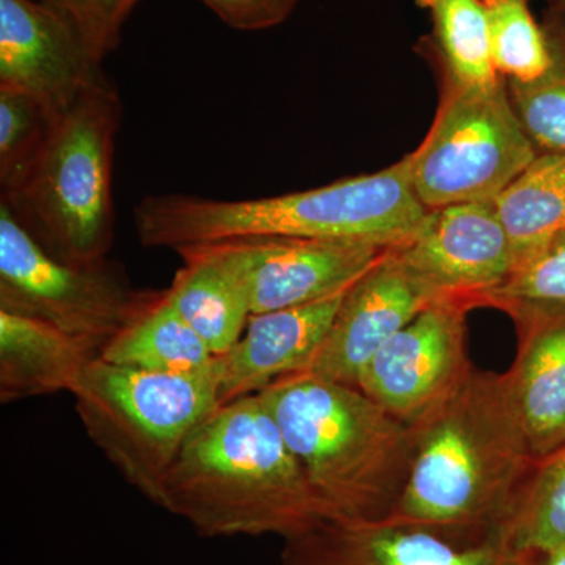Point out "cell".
<instances>
[{
  "label": "cell",
  "mask_w": 565,
  "mask_h": 565,
  "mask_svg": "<svg viewBox=\"0 0 565 565\" xmlns=\"http://www.w3.org/2000/svg\"><path fill=\"white\" fill-rule=\"evenodd\" d=\"M414 457L390 522L462 544L497 539L537 460L503 374L473 371L451 396L412 424Z\"/></svg>",
  "instance_id": "cell-1"
},
{
  "label": "cell",
  "mask_w": 565,
  "mask_h": 565,
  "mask_svg": "<svg viewBox=\"0 0 565 565\" xmlns=\"http://www.w3.org/2000/svg\"><path fill=\"white\" fill-rule=\"evenodd\" d=\"M158 505L204 537L285 542L334 520L259 394L218 405L193 429Z\"/></svg>",
  "instance_id": "cell-2"
},
{
  "label": "cell",
  "mask_w": 565,
  "mask_h": 565,
  "mask_svg": "<svg viewBox=\"0 0 565 565\" xmlns=\"http://www.w3.org/2000/svg\"><path fill=\"white\" fill-rule=\"evenodd\" d=\"M427 210L412 185L407 156L381 172L310 191L250 200L147 196L134 210L145 247L174 252L259 236L353 241L399 248L422 228Z\"/></svg>",
  "instance_id": "cell-3"
},
{
  "label": "cell",
  "mask_w": 565,
  "mask_h": 565,
  "mask_svg": "<svg viewBox=\"0 0 565 565\" xmlns=\"http://www.w3.org/2000/svg\"><path fill=\"white\" fill-rule=\"evenodd\" d=\"M334 520L381 522L411 473L415 435L356 386L286 375L259 393Z\"/></svg>",
  "instance_id": "cell-4"
},
{
  "label": "cell",
  "mask_w": 565,
  "mask_h": 565,
  "mask_svg": "<svg viewBox=\"0 0 565 565\" xmlns=\"http://www.w3.org/2000/svg\"><path fill=\"white\" fill-rule=\"evenodd\" d=\"M121 122L117 87L104 76L55 117L31 170L2 203L55 258L92 264L106 259L114 239L115 139Z\"/></svg>",
  "instance_id": "cell-5"
},
{
  "label": "cell",
  "mask_w": 565,
  "mask_h": 565,
  "mask_svg": "<svg viewBox=\"0 0 565 565\" xmlns=\"http://www.w3.org/2000/svg\"><path fill=\"white\" fill-rule=\"evenodd\" d=\"M221 356L206 370L184 374L134 370L98 356L71 394L93 444L158 505L182 445L221 405Z\"/></svg>",
  "instance_id": "cell-6"
},
{
  "label": "cell",
  "mask_w": 565,
  "mask_h": 565,
  "mask_svg": "<svg viewBox=\"0 0 565 565\" xmlns=\"http://www.w3.org/2000/svg\"><path fill=\"white\" fill-rule=\"evenodd\" d=\"M444 84L429 132L407 154L412 185L427 210L493 202L539 152L505 81L490 87Z\"/></svg>",
  "instance_id": "cell-7"
},
{
  "label": "cell",
  "mask_w": 565,
  "mask_h": 565,
  "mask_svg": "<svg viewBox=\"0 0 565 565\" xmlns=\"http://www.w3.org/2000/svg\"><path fill=\"white\" fill-rule=\"evenodd\" d=\"M159 296L132 289L107 259L55 258L0 202V311L50 323L102 353Z\"/></svg>",
  "instance_id": "cell-8"
},
{
  "label": "cell",
  "mask_w": 565,
  "mask_h": 565,
  "mask_svg": "<svg viewBox=\"0 0 565 565\" xmlns=\"http://www.w3.org/2000/svg\"><path fill=\"white\" fill-rule=\"evenodd\" d=\"M475 305L449 296L424 308L363 367L359 388L397 419L414 424L473 373L467 316Z\"/></svg>",
  "instance_id": "cell-9"
},
{
  "label": "cell",
  "mask_w": 565,
  "mask_h": 565,
  "mask_svg": "<svg viewBox=\"0 0 565 565\" xmlns=\"http://www.w3.org/2000/svg\"><path fill=\"white\" fill-rule=\"evenodd\" d=\"M392 248L345 292L321 351L305 373L359 388L363 367L393 337L444 299Z\"/></svg>",
  "instance_id": "cell-10"
},
{
  "label": "cell",
  "mask_w": 565,
  "mask_h": 565,
  "mask_svg": "<svg viewBox=\"0 0 565 565\" xmlns=\"http://www.w3.org/2000/svg\"><path fill=\"white\" fill-rule=\"evenodd\" d=\"M396 252L438 292L465 297L475 308L516 266L514 245L493 202L429 210L418 234Z\"/></svg>",
  "instance_id": "cell-11"
},
{
  "label": "cell",
  "mask_w": 565,
  "mask_h": 565,
  "mask_svg": "<svg viewBox=\"0 0 565 565\" xmlns=\"http://www.w3.org/2000/svg\"><path fill=\"white\" fill-rule=\"evenodd\" d=\"M106 76L77 32L35 0H0V87L58 115Z\"/></svg>",
  "instance_id": "cell-12"
},
{
  "label": "cell",
  "mask_w": 565,
  "mask_h": 565,
  "mask_svg": "<svg viewBox=\"0 0 565 565\" xmlns=\"http://www.w3.org/2000/svg\"><path fill=\"white\" fill-rule=\"evenodd\" d=\"M250 289L252 315L318 302L345 291L392 248L353 241L259 236L228 241Z\"/></svg>",
  "instance_id": "cell-13"
},
{
  "label": "cell",
  "mask_w": 565,
  "mask_h": 565,
  "mask_svg": "<svg viewBox=\"0 0 565 565\" xmlns=\"http://www.w3.org/2000/svg\"><path fill=\"white\" fill-rule=\"evenodd\" d=\"M497 539L462 544L403 523L329 520L285 541V565H505Z\"/></svg>",
  "instance_id": "cell-14"
},
{
  "label": "cell",
  "mask_w": 565,
  "mask_h": 565,
  "mask_svg": "<svg viewBox=\"0 0 565 565\" xmlns=\"http://www.w3.org/2000/svg\"><path fill=\"white\" fill-rule=\"evenodd\" d=\"M345 291L318 302L252 315L243 337L221 356V404L259 394L291 374L305 373L321 351Z\"/></svg>",
  "instance_id": "cell-15"
},
{
  "label": "cell",
  "mask_w": 565,
  "mask_h": 565,
  "mask_svg": "<svg viewBox=\"0 0 565 565\" xmlns=\"http://www.w3.org/2000/svg\"><path fill=\"white\" fill-rule=\"evenodd\" d=\"M519 351L503 374L534 459L565 445V313L514 319Z\"/></svg>",
  "instance_id": "cell-16"
},
{
  "label": "cell",
  "mask_w": 565,
  "mask_h": 565,
  "mask_svg": "<svg viewBox=\"0 0 565 565\" xmlns=\"http://www.w3.org/2000/svg\"><path fill=\"white\" fill-rule=\"evenodd\" d=\"M178 253L184 266L167 289V300L214 355H223L241 340L252 316L250 289L239 255L228 241Z\"/></svg>",
  "instance_id": "cell-17"
},
{
  "label": "cell",
  "mask_w": 565,
  "mask_h": 565,
  "mask_svg": "<svg viewBox=\"0 0 565 565\" xmlns=\"http://www.w3.org/2000/svg\"><path fill=\"white\" fill-rule=\"evenodd\" d=\"M102 355L95 348L28 316L0 311V399L73 392Z\"/></svg>",
  "instance_id": "cell-18"
},
{
  "label": "cell",
  "mask_w": 565,
  "mask_h": 565,
  "mask_svg": "<svg viewBox=\"0 0 565 565\" xmlns=\"http://www.w3.org/2000/svg\"><path fill=\"white\" fill-rule=\"evenodd\" d=\"M104 362L150 373L184 374L206 370L217 355L178 315L166 291L103 349Z\"/></svg>",
  "instance_id": "cell-19"
},
{
  "label": "cell",
  "mask_w": 565,
  "mask_h": 565,
  "mask_svg": "<svg viewBox=\"0 0 565 565\" xmlns=\"http://www.w3.org/2000/svg\"><path fill=\"white\" fill-rule=\"evenodd\" d=\"M493 203L519 266L565 232V152L537 154Z\"/></svg>",
  "instance_id": "cell-20"
},
{
  "label": "cell",
  "mask_w": 565,
  "mask_h": 565,
  "mask_svg": "<svg viewBox=\"0 0 565 565\" xmlns=\"http://www.w3.org/2000/svg\"><path fill=\"white\" fill-rule=\"evenodd\" d=\"M433 24L423 50L446 84L490 87L504 81L494 70L484 0H415Z\"/></svg>",
  "instance_id": "cell-21"
},
{
  "label": "cell",
  "mask_w": 565,
  "mask_h": 565,
  "mask_svg": "<svg viewBox=\"0 0 565 565\" xmlns=\"http://www.w3.org/2000/svg\"><path fill=\"white\" fill-rule=\"evenodd\" d=\"M497 541L511 553L565 545V445L535 462Z\"/></svg>",
  "instance_id": "cell-22"
},
{
  "label": "cell",
  "mask_w": 565,
  "mask_h": 565,
  "mask_svg": "<svg viewBox=\"0 0 565 565\" xmlns=\"http://www.w3.org/2000/svg\"><path fill=\"white\" fill-rule=\"evenodd\" d=\"M544 25L552 65L537 79L505 81L526 136L541 152H565V17L550 9Z\"/></svg>",
  "instance_id": "cell-23"
},
{
  "label": "cell",
  "mask_w": 565,
  "mask_h": 565,
  "mask_svg": "<svg viewBox=\"0 0 565 565\" xmlns=\"http://www.w3.org/2000/svg\"><path fill=\"white\" fill-rule=\"evenodd\" d=\"M482 307L503 311L512 321L565 313V232L523 259L503 285L479 300Z\"/></svg>",
  "instance_id": "cell-24"
},
{
  "label": "cell",
  "mask_w": 565,
  "mask_h": 565,
  "mask_svg": "<svg viewBox=\"0 0 565 565\" xmlns=\"http://www.w3.org/2000/svg\"><path fill=\"white\" fill-rule=\"evenodd\" d=\"M490 51L504 81L537 79L552 65L544 25L534 20L530 0H484Z\"/></svg>",
  "instance_id": "cell-25"
},
{
  "label": "cell",
  "mask_w": 565,
  "mask_h": 565,
  "mask_svg": "<svg viewBox=\"0 0 565 565\" xmlns=\"http://www.w3.org/2000/svg\"><path fill=\"white\" fill-rule=\"evenodd\" d=\"M55 117L28 93L0 87V185L10 191L31 170L50 139Z\"/></svg>",
  "instance_id": "cell-26"
},
{
  "label": "cell",
  "mask_w": 565,
  "mask_h": 565,
  "mask_svg": "<svg viewBox=\"0 0 565 565\" xmlns=\"http://www.w3.org/2000/svg\"><path fill=\"white\" fill-rule=\"evenodd\" d=\"M68 22L96 61L117 50L122 25L140 0H35Z\"/></svg>",
  "instance_id": "cell-27"
},
{
  "label": "cell",
  "mask_w": 565,
  "mask_h": 565,
  "mask_svg": "<svg viewBox=\"0 0 565 565\" xmlns=\"http://www.w3.org/2000/svg\"><path fill=\"white\" fill-rule=\"evenodd\" d=\"M230 28L253 32L288 20L299 0H202Z\"/></svg>",
  "instance_id": "cell-28"
},
{
  "label": "cell",
  "mask_w": 565,
  "mask_h": 565,
  "mask_svg": "<svg viewBox=\"0 0 565 565\" xmlns=\"http://www.w3.org/2000/svg\"><path fill=\"white\" fill-rule=\"evenodd\" d=\"M505 565H565V545L548 550L511 553Z\"/></svg>",
  "instance_id": "cell-29"
},
{
  "label": "cell",
  "mask_w": 565,
  "mask_h": 565,
  "mask_svg": "<svg viewBox=\"0 0 565 565\" xmlns=\"http://www.w3.org/2000/svg\"><path fill=\"white\" fill-rule=\"evenodd\" d=\"M546 2H548L550 9L565 17V0H546Z\"/></svg>",
  "instance_id": "cell-30"
}]
</instances>
